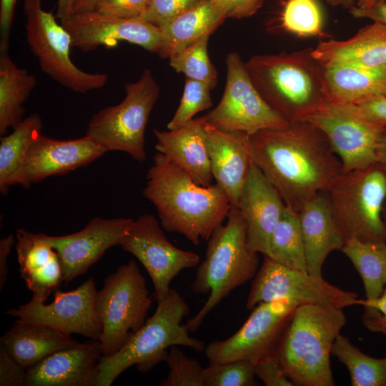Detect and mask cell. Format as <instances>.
Masks as SVG:
<instances>
[{
	"label": "cell",
	"mask_w": 386,
	"mask_h": 386,
	"mask_svg": "<svg viewBox=\"0 0 386 386\" xmlns=\"http://www.w3.org/2000/svg\"><path fill=\"white\" fill-rule=\"evenodd\" d=\"M382 222H383L385 235H386V201H385V202L384 204V206H383V208H382Z\"/></svg>",
	"instance_id": "obj_54"
},
{
	"label": "cell",
	"mask_w": 386,
	"mask_h": 386,
	"mask_svg": "<svg viewBox=\"0 0 386 386\" xmlns=\"http://www.w3.org/2000/svg\"><path fill=\"white\" fill-rule=\"evenodd\" d=\"M331 355L346 366L352 386H386V355L370 357L340 333L332 344Z\"/></svg>",
	"instance_id": "obj_34"
},
{
	"label": "cell",
	"mask_w": 386,
	"mask_h": 386,
	"mask_svg": "<svg viewBox=\"0 0 386 386\" xmlns=\"http://www.w3.org/2000/svg\"><path fill=\"white\" fill-rule=\"evenodd\" d=\"M206 146L213 179L237 207L241 191L254 164L250 136L242 132L219 129L207 122Z\"/></svg>",
	"instance_id": "obj_22"
},
{
	"label": "cell",
	"mask_w": 386,
	"mask_h": 386,
	"mask_svg": "<svg viewBox=\"0 0 386 386\" xmlns=\"http://www.w3.org/2000/svg\"><path fill=\"white\" fill-rule=\"evenodd\" d=\"M102 357L99 340L76 342L26 369L25 386H95Z\"/></svg>",
	"instance_id": "obj_21"
},
{
	"label": "cell",
	"mask_w": 386,
	"mask_h": 386,
	"mask_svg": "<svg viewBox=\"0 0 386 386\" xmlns=\"http://www.w3.org/2000/svg\"><path fill=\"white\" fill-rule=\"evenodd\" d=\"M285 207L276 188L254 163L237 206L247 224V247L251 252L268 255L271 236Z\"/></svg>",
	"instance_id": "obj_20"
},
{
	"label": "cell",
	"mask_w": 386,
	"mask_h": 386,
	"mask_svg": "<svg viewBox=\"0 0 386 386\" xmlns=\"http://www.w3.org/2000/svg\"><path fill=\"white\" fill-rule=\"evenodd\" d=\"M152 303L144 276L134 260L118 267L97 291L95 306L102 325V356L113 355L144 325Z\"/></svg>",
	"instance_id": "obj_8"
},
{
	"label": "cell",
	"mask_w": 386,
	"mask_h": 386,
	"mask_svg": "<svg viewBox=\"0 0 386 386\" xmlns=\"http://www.w3.org/2000/svg\"><path fill=\"white\" fill-rule=\"evenodd\" d=\"M15 242L14 237L9 234L0 240V290H1L6 281L8 273L7 260L11 248Z\"/></svg>",
	"instance_id": "obj_49"
},
{
	"label": "cell",
	"mask_w": 386,
	"mask_h": 386,
	"mask_svg": "<svg viewBox=\"0 0 386 386\" xmlns=\"http://www.w3.org/2000/svg\"><path fill=\"white\" fill-rule=\"evenodd\" d=\"M377 162L386 167V127L383 132L377 151Z\"/></svg>",
	"instance_id": "obj_53"
},
{
	"label": "cell",
	"mask_w": 386,
	"mask_h": 386,
	"mask_svg": "<svg viewBox=\"0 0 386 386\" xmlns=\"http://www.w3.org/2000/svg\"><path fill=\"white\" fill-rule=\"evenodd\" d=\"M298 305L287 300L258 304L243 325L232 336L214 340L204 348L209 364L237 360L256 363L276 354L279 344Z\"/></svg>",
	"instance_id": "obj_13"
},
{
	"label": "cell",
	"mask_w": 386,
	"mask_h": 386,
	"mask_svg": "<svg viewBox=\"0 0 386 386\" xmlns=\"http://www.w3.org/2000/svg\"><path fill=\"white\" fill-rule=\"evenodd\" d=\"M278 300L298 305L323 304L341 309L361 302L355 292L332 285L322 276L291 269L264 256L252 282L246 307L252 310L260 302Z\"/></svg>",
	"instance_id": "obj_12"
},
{
	"label": "cell",
	"mask_w": 386,
	"mask_h": 386,
	"mask_svg": "<svg viewBox=\"0 0 386 386\" xmlns=\"http://www.w3.org/2000/svg\"><path fill=\"white\" fill-rule=\"evenodd\" d=\"M298 216L307 271L322 276V268L329 254L340 250L345 243L335 222L326 192L308 201Z\"/></svg>",
	"instance_id": "obj_25"
},
{
	"label": "cell",
	"mask_w": 386,
	"mask_h": 386,
	"mask_svg": "<svg viewBox=\"0 0 386 386\" xmlns=\"http://www.w3.org/2000/svg\"><path fill=\"white\" fill-rule=\"evenodd\" d=\"M125 91L120 103L104 107L92 116L86 134L107 152H122L142 162L147 159L144 133L160 89L152 71L146 69L137 81L126 84Z\"/></svg>",
	"instance_id": "obj_9"
},
{
	"label": "cell",
	"mask_w": 386,
	"mask_h": 386,
	"mask_svg": "<svg viewBox=\"0 0 386 386\" xmlns=\"http://www.w3.org/2000/svg\"><path fill=\"white\" fill-rule=\"evenodd\" d=\"M265 0H210L224 19H243L255 14Z\"/></svg>",
	"instance_id": "obj_45"
},
{
	"label": "cell",
	"mask_w": 386,
	"mask_h": 386,
	"mask_svg": "<svg viewBox=\"0 0 386 386\" xmlns=\"http://www.w3.org/2000/svg\"><path fill=\"white\" fill-rule=\"evenodd\" d=\"M337 105L355 116L386 126V94L375 96L358 104Z\"/></svg>",
	"instance_id": "obj_43"
},
{
	"label": "cell",
	"mask_w": 386,
	"mask_h": 386,
	"mask_svg": "<svg viewBox=\"0 0 386 386\" xmlns=\"http://www.w3.org/2000/svg\"><path fill=\"white\" fill-rule=\"evenodd\" d=\"M97 0H75L73 14L94 10Z\"/></svg>",
	"instance_id": "obj_52"
},
{
	"label": "cell",
	"mask_w": 386,
	"mask_h": 386,
	"mask_svg": "<svg viewBox=\"0 0 386 386\" xmlns=\"http://www.w3.org/2000/svg\"><path fill=\"white\" fill-rule=\"evenodd\" d=\"M312 54L322 64L386 67V24L372 21L347 39L320 41L313 48Z\"/></svg>",
	"instance_id": "obj_26"
},
{
	"label": "cell",
	"mask_w": 386,
	"mask_h": 386,
	"mask_svg": "<svg viewBox=\"0 0 386 386\" xmlns=\"http://www.w3.org/2000/svg\"><path fill=\"white\" fill-rule=\"evenodd\" d=\"M224 19L210 0H204L159 27L161 43L156 54L169 59L205 34L213 33Z\"/></svg>",
	"instance_id": "obj_29"
},
{
	"label": "cell",
	"mask_w": 386,
	"mask_h": 386,
	"mask_svg": "<svg viewBox=\"0 0 386 386\" xmlns=\"http://www.w3.org/2000/svg\"><path fill=\"white\" fill-rule=\"evenodd\" d=\"M61 24L70 34L72 46L84 53L101 46L112 48L120 41L157 53L161 43L159 29L140 18H119L93 10L73 14Z\"/></svg>",
	"instance_id": "obj_17"
},
{
	"label": "cell",
	"mask_w": 386,
	"mask_h": 386,
	"mask_svg": "<svg viewBox=\"0 0 386 386\" xmlns=\"http://www.w3.org/2000/svg\"><path fill=\"white\" fill-rule=\"evenodd\" d=\"M322 65L325 92L330 104H358L386 94V67L346 63Z\"/></svg>",
	"instance_id": "obj_27"
},
{
	"label": "cell",
	"mask_w": 386,
	"mask_h": 386,
	"mask_svg": "<svg viewBox=\"0 0 386 386\" xmlns=\"http://www.w3.org/2000/svg\"><path fill=\"white\" fill-rule=\"evenodd\" d=\"M96 292L95 281L90 277L73 290H57L49 304L31 298L5 314L21 322L45 325L69 335L79 334L99 340L102 325L95 306Z\"/></svg>",
	"instance_id": "obj_15"
},
{
	"label": "cell",
	"mask_w": 386,
	"mask_h": 386,
	"mask_svg": "<svg viewBox=\"0 0 386 386\" xmlns=\"http://www.w3.org/2000/svg\"><path fill=\"white\" fill-rule=\"evenodd\" d=\"M120 246L142 264L153 283L157 302L166 297L171 282L181 271L195 267L199 262V256L194 252L173 245L157 219L149 214L133 221Z\"/></svg>",
	"instance_id": "obj_14"
},
{
	"label": "cell",
	"mask_w": 386,
	"mask_h": 386,
	"mask_svg": "<svg viewBox=\"0 0 386 386\" xmlns=\"http://www.w3.org/2000/svg\"><path fill=\"white\" fill-rule=\"evenodd\" d=\"M16 239L21 277L32 292V299L45 302L64 282L59 256L44 233L18 229Z\"/></svg>",
	"instance_id": "obj_23"
},
{
	"label": "cell",
	"mask_w": 386,
	"mask_h": 386,
	"mask_svg": "<svg viewBox=\"0 0 386 386\" xmlns=\"http://www.w3.org/2000/svg\"><path fill=\"white\" fill-rule=\"evenodd\" d=\"M313 48L294 52L259 54L245 66L265 102L287 122L309 121L330 105L323 65Z\"/></svg>",
	"instance_id": "obj_3"
},
{
	"label": "cell",
	"mask_w": 386,
	"mask_h": 386,
	"mask_svg": "<svg viewBox=\"0 0 386 386\" xmlns=\"http://www.w3.org/2000/svg\"><path fill=\"white\" fill-rule=\"evenodd\" d=\"M150 0H97L94 10L119 18H140Z\"/></svg>",
	"instance_id": "obj_41"
},
{
	"label": "cell",
	"mask_w": 386,
	"mask_h": 386,
	"mask_svg": "<svg viewBox=\"0 0 386 386\" xmlns=\"http://www.w3.org/2000/svg\"><path fill=\"white\" fill-rule=\"evenodd\" d=\"M350 13L356 18H366L372 21L386 24V1L377 3L366 9L352 7Z\"/></svg>",
	"instance_id": "obj_48"
},
{
	"label": "cell",
	"mask_w": 386,
	"mask_h": 386,
	"mask_svg": "<svg viewBox=\"0 0 386 386\" xmlns=\"http://www.w3.org/2000/svg\"><path fill=\"white\" fill-rule=\"evenodd\" d=\"M211 88L207 84L190 79L185 80L183 94L173 117L167 124L168 129L184 125L199 112L212 106Z\"/></svg>",
	"instance_id": "obj_39"
},
{
	"label": "cell",
	"mask_w": 386,
	"mask_h": 386,
	"mask_svg": "<svg viewBox=\"0 0 386 386\" xmlns=\"http://www.w3.org/2000/svg\"><path fill=\"white\" fill-rule=\"evenodd\" d=\"M133 221L124 217H96L77 232L61 236L45 234L46 240L59 256L64 282L84 274L108 249L120 246Z\"/></svg>",
	"instance_id": "obj_18"
},
{
	"label": "cell",
	"mask_w": 386,
	"mask_h": 386,
	"mask_svg": "<svg viewBox=\"0 0 386 386\" xmlns=\"http://www.w3.org/2000/svg\"><path fill=\"white\" fill-rule=\"evenodd\" d=\"M205 117L195 118L168 131L154 129L155 149L169 162L187 173L198 184H212L213 176L208 156Z\"/></svg>",
	"instance_id": "obj_24"
},
{
	"label": "cell",
	"mask_w": 386,
	"mask_h": 386,
	"mask_svg": "<svg viewBox=\"0 0 386 386\" xmlns=\"http://www.w3.org/2000/svg\"><path fill=\"white\" fill-rule=\"evenodd\" d=\"M24 13L26 39L43 72L76 93L99 89L107 84V74L87 72L74 64L70 57L71 36L56 16L44 9L42 0H24Z\"/></svg>",
	"instance_id": "obj_10"
},
{
	"label": "cell",
	"mask_w": 386,
	"mask_h": 386,
	"mask_svg": "<svg viewBox=\"0 0 386 386\" xmlns=\"http://www.w3.org/2000/svg\"><path fill=\"white\" fill-rule=\"evenodd\" d=\"M227 79L217 107L204 115L206 122L224 131L249 136L263 129H282L290 122L265 102L254 87L239 54L231 52L225 59Z\"/></svg>",
	"instance_id": "obj_11"
},
{
	"label": "cell",
	"mask_w": 386,
	"mask_h": 386,
	"mask_svg": "<svg viewBox=\"0 0 386 386\" xmlns=\"http://www.w3.org/2000/svg\"><path fill=\"white\" fill-rule=\"evenodd\" d=\"M211 34L169 58L170 66L187 79L204 82L214 89L217 84V72L207 52V44Z\"/></svg>",
	"instance_id": "obj_35"
},
{
	"label": "cell",
	"mask_w": 386,
	"mask_h": 386,
	"mask_svg": "<svg viewBox=\"0 0 386 386\" xmlns=\"http://www.w3.org/2000/svg\"><path fill=\"white\" fill-rule=\"evenodd\" d=\"M347 321L342 309L304 304L294 310L276 355L295 385H335L330 357Z\"/></svg>",
	"instance_id": "obj_4"
},
{
	"label": "cell",
	"mask_w": 386,
	"mask_h": 386,
	"mask_svg": "<svg viewBox=\"0 0 386 386\" xmlns=\"http://www.w3.org/2000/svg\"><path fill=\"white\" fill-rule=\"evenodd\" d=\"M169 368L161 386H205L203 367L195 358L187 356L177 345L169 347L164 360Z\"/></svg>",
	"instance_id": "obj_37"
},
{
	"label": "cell",
	"mask_w": 386,
	"mask_h": 386,
	"mask_svg": "<svg viewBox=\"0 0 386 386\" xmlns=\"http://www.w3.org/2000/svg\"><path fill=\"white\" fill-rule=\"evenodd\" d=\"M255 377L254 363L248 360L209 364L204 372L205 386H252Z\"/></svg>",
	"instance_id": "obj_38"
},
{
	"label": "cell",
	"mask_w": 386,
	"mask_h": 386,
	"mask_svg": "<svg viewBox=\"0 0 386 386\" xmlns=\"http://www.w3.org/2000/svg\"><path fill=\"white\" fill-rule=\"evenodd\" d=\"M267 257L291 269L307 272L298 212L287 206L271 236Z\"/></svg>",
	"instance_id": "obj_33"
},
{
	"label": "cell",
	"mask_w": 386,
	"mask_h": 386,
	"mask_svg": "<svg viewBox=\"0 0 386 386\" xmlns=\"http://www.w3.org/2000/svg\"><path fill=\"white\" fill-rule=\"evenodd\" d=\"M107 152L89 136L60 140L42 134L32 142L26 156L19 184H32L86 166Z\"/></svg>",
	"instance_id": "obj_19"
},
{
	"label": "cell",
	"mask_w": 386,
	"mask_h": 386,
	"mask_svg": "<svg viewBox=\"0 0 386 386\" xmlns=\"http://www.w3.org/2000/svg\"><path fill=\"white\" fill-rule=\"evenodd\" d=\"M203 1L204 0H150L140 19L159 28Z\"/></svg>",
	"instance_id": "obj_40"
},
{
	"label": "cell",
	"mask_w": 386,
	"mask_h": 386,
	"mask_svg": "<svg viewBox=\"0 0 386 386\" xmlns=\"http://www.w3.org/2000/svg\"><path fill=\"white\" fill-rule=\"evenodd\" d=\"M16 0H0V51H9Z\"/></svg>",
	"instance_id": "obj_47"
},
{
	"label": "cell",
	"mask_w": 386,
	"mask_h": 386,
	"mask_svg": "<svg viewBox=\"0 0 386 386\" xmlns=\"http://www.w3.org/2000/svg\"><path fill=\"white\" fill-rule=\"evenodd\" d=\"M37 84L35 75L19 67L9 51H0V135L24 119V104Z\"/></svg>",
	"instance_id": "obj_30"
},
{
	"label": "cell",
	"mask_w": 386,
	"mask_h": 386,
	"mask_svg": "<svg viewBox=\"0 0 386 386\" xmlns=\"http://www.w3.org/2000/svg\"><path fill=\"white\" fill-rule=\"evenodd\" d=\"M75 0H58L56 18L60 23L66 21L72 14Z\"/></svg>",
	"instance_id": "obj_50"
},
{
	"label": "cell",
	"mask_w": 386,
	"mask_h": 386,
	"mask_svg": "<svg viewBox=\"0 0 386 386\" xmlns=\"http://www.w3.org/2000/svg\"><path fill=\"white\" fill-rule=\"evenodd\" d=\"M142 193L156 207L163 228L183 235L194 245L209 239L232 207L217 184H197L158 152L147 172Z\"/></svg>",
	"instance_id": "obj_2"
},
{
	"label": "cell",
	"mask_w": 386,
	"mask_h": 386,
	"mask_svg": "<svg viewBox=\"0 0 386 386\" xmlns=\"http://www.w3.org/2000/svg\"><path fill=\"white\" fill-rule=\"evenodd\" d=\"M76 342L71 335L51 327L19 320L0 339V346L25 369Z\"/></svg>",
	"instance_id": "obj_28"
},
{
	"label": "cell",
	"mask_w": 386,
	"mask_h": 386,
	"mask_svg": "<svg viewBox=\"0 0 386 386\" xmlns=\"http://www.w3.org/2000/svg\"><path fill=\"white\" fill-rule=\"evenodd\" d=\"M26 369L0 346V386H24Z\"/></svg>",
	"instance_id": "obj_46"
},
{
	"label": "cell",
	"mask_w": 386,
	"mask_h": 386,
	"mask_svg": "<svg viewBox=\"0 0 386 386\" xmlns=\"http://www.w3.org/2000/svg\"><path fill=\"white\" fill-rule=\"evenodd\" d=\"M337 229L346 242H386L382 218L386 201V167L376 162L342 173L326 191Z\"/></svg>",
	"instance_id": "obj_7"
},
{
	"label": "cell",
	"mask_w": 386,
	"mask_h": 386,
	"mask_svg": "<svg viewBox=\"0 0 386 386\" xmlns=\"http://www.w3.org/2000/svg\"><path fill=\"white\" fill-rule=\"evenodd\" d=\"M280 23L284 31L300 37L324 35L322 13L317 0H287Z\"/></svg>",
	"instance_id": "obj_36"
},
{
	"label": "cell",
	"mask_w": 386,
	"mask_h": 386,
	"mask_svg": "<svg viewBox=\"0 0 386 386\" xmlns=\"http://www.w3.org/2000/svg\"><path fill=\"white\" fill-rule=\"evenodd\" d=\"M340 251L351 261L360 275L365 300L379 298L386 285V242L347 240Z\"/></svg>",
	"instance_id": "obj_32"
},
{
	"label": "cell",
	"mask_w": 386,
	"mask_h": 386,
	"mask_svg": "<svg viewBox=\"0 0 386 386\" xmlns=\"http://www.w3.org/2000/svg\"><path fill=\"white\" fill-rule=\"evenodd\" d=\"M43 122L33 113L0 139V191L3 194L19 184L23 164L34 140L41 134Z\"/></svg>",
	"instance_id": "obj_31"
},
{
	"label": "cell",
	"mask_w": 386,
	"mask_h": 386,
	"mask_svg": "<svg viewBox=\"0 0 386 386\" xmlns=\"http://www.w3.org/2000/svg\"><path fill=\"white\" fill-rule=\"evenodd\" d=\"M309 122L327 137L341 162L342 173L377 162V151L386 126L363 119L332 104Z\"/></svg>",
	"instance_id": "obj_16"
},
{
	"label": "cell",
	"mask_w": 386,
	"mask_h": 386,
	"mask_svg": "<svg viewBox=\"0 0 386 386\" xmlns=\"http://www.w3.org/2000/svg\"><path fill=\"white\" fill-rule=\"evenodd\" d=\"M189 307L175 290L171 289L157 302L153 315L118 352L102 356L99 364L95 386H110L124 371L135 365L140 372H149L164 361L170 347L184 346L197 351L204 350L202 340L192 337L182 322Z\"/></svg>",
	"instance_id": "obj_6"
},
{
	"label": "cell",
	"mask_w": 386,
	"mask_h": 386,
	"mask_svg": "<svg viewBox=\"0 0 386 386\" xmlns=\"http://www.w3.org/2000/svg\"><path fill=\"white\" fill-rule=\"evenodd\" d=\"M250 142L254 163L285 205L297 212L342 174L341 162L327 137L309 121L260 130L250 135Z\"/></svg>",
	"instance_id": "obj_1"
},
{
	"label": "cell",
	"mask_w": 386,
	"mask_h": 386,
	"mask_svg": "<svg viewBox=\"0 0 386 386\" xmlns=\"http://www.w3.org/2000/svg\"><path fill=\"white\" fill-rule=\"evenodd\" d=\"M330 4L335 6H350V8L366 9L372 5L386 0H327Z\"/></svg>",
	"instance_id": "obj_51"
},
{
	"label": "cell",
	"mask_w": 386,
	"mask_h": 386,
	"mask_svg": "<svg viewBox=\"0 0 386 386\" xmlns=\"http://www.w3.org/2000/svg\"><path fill=\"white\" fill-rule=\"evenodd\" d=\"M255 376L266 386H293L284 373L276 354L268 355L254 363Z\"/></svg>",
	"instance_id": "obj_42"
},
{
	"label": "cell",
	"mask_w": 386,
	"mask_h": 386,
	"mask_svg": "<svg viewBox=\"0 0 386 386\" xmlns=\"http://www.w3.org/2000/svg\"><path fill=\"white\" fill-rule=\"evenodd\" d=\"M205 258L197 267L192 290L209 297L199 311L186 323L195 332L207 315L233 290L255 276L258 253L247 247V224L240 210L232 207L227 223L215 229L207 240Z\"/></svg>",
	"instance_id": "obj_5"
},
{
	"label": "cell",
	"mask_w": 386,
	"mask_h": 386,
	"mask_svg": "<svg viewBox=\"0 0 386 386\" xmlns=\"http://www.w3.org/2000/svg\"><path fill=\"white\" fill-rule=\"evenodd\" d=\"M364 307L362 322L370 332L386 335V285L382 295L372 301L361 300Z\"/></svg>",
	"instance_id": "obj_44"
}]
</instances>
